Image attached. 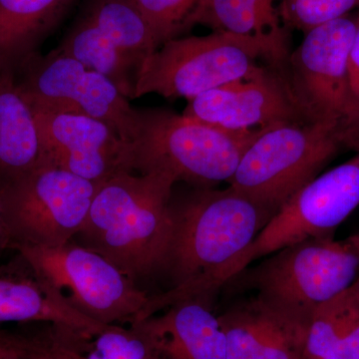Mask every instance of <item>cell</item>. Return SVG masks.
<instances>
[{"mask_svg": "<svg viewBox=\"0 0 359 359\" xmlns=\"http://www.w3.org/2000/svg\"><path fill=\"white\" fill-rule=\"evenodd\" d=\"M172 194V231L159 273L172 287L151 295L145 318L191 297L212 299L243 268V257L275 216L231 187Z\"/></svg>", "mask_w": 359, "mask_h": 359, "instance_id": "1", "label": "cell"}, {"mask_svg": "<svg viewBox=\"0 0 359 359\" xmlns=\"http://www.w3.org/2000/svg\"><path fill=\"white\" fill-rule=\"evenodd\" d=\"M176 184L164 173H122L97 184L87 218L71 242L101 255L138 285L162 266Z\"/></svg>", "mask_w": 359, "mask_h": 359, "instance_id": "2", "label": "cell"}, {"mask_svg": "<svg viewBox=\"0 0 359 359\" xmlns=\"http://www.w3.org/2000/svg\"><path fill=\"white\" fill-rule=\"evenodd\" d=\"M289 42L215 32L168 40L142 66L134 99L158 94L187 101L250 76L262 63L287 65Z\"/></svg>", "mask_w": 359, "mask_h": 359, "instance_id": "3", "label": "cell"}, {"mask_svg": "<svg viewBox=\"0 0 359 359\" xmlns=\"http://www.w3.org/2000/svg\"><path fill=\"white\" fill-rule=\"evenodd\" d=\"M136 112L133 172L164 173L193 187L226 183L264 130L230 131L167 108H136Z\"/></svg>", "mask_w": 359, "mask_h": 359, "instance_id": "4", "label": "cell"}, {"mask_svg": "<svg viewBox=\"0 0 359 359\" xmlns=\"http://www.w3.org/2000/svg\"><path fill=\"white\" fill-rule=\"evenodd\" d=\"M241 271L264 306L306 328L314 311L349 289L359 276V233L309 238L271 252Z\"/></svg>", "mask_w": 359, "mask_h": 359, "instance_id": "5", "label": "cell"}, {"mask_svg": "<svg viewBox=\"0 0 359 359\" xmlns=\"http://www.w3.org/2000/svg\"><path fill=\"white\" fill-rule=\"evenodd\" d=\"M13 250L27 259L53 299L76 313L107 325L143 320L151 295L93 250L73 242Z\"/></svg>", "mask_w": 359, "mask_h": 359, "instance_id": "6", "label": "cell"}, {"mask_svg": "<svg viewBox=\"0 0 359 359\" xmlns=\"http://www.w3.org/2000/svg\"><path fill=\"white\" fill-rule=\"evenodd\" d=\"M346 149L337 129L320 123H285L264 129L226 183L276 214Z\"/></svg>", "mask_w": 359, "mask_h": 359, "instance_id": "7", "label": "cell"}, {"mask_svg": "<svg viewBox=\"0 0 359 359\" xmlns=\"http://www.w3.org/2000/svg\"><path fill=\"white\" fill-rule=\"evenodd\" d=\"M97 184L46 163L0 188V205L18 245L60 247L81 229Z\"/></svg>", "mask_w": 359, "mask_h": 359, "instance_id": "8", "label": "cell"}, {"mask_svg": "<svg viewBox=\"0 0 359 359\" xmlns=\"http://www.w3.org/2000/svg\"><path fill=\"white\" fill-rule=\"evenodd\" d=\"M18 89L32 110L88 116L109 125L130 142L137 132L136 108L109 78L58 48L35 52L13 70Z\"/></svg>", "mask_w": 359, "mask_h": 359, "instance_id": "9", "label": "cell"}, {"mask_svg": "<svg viewBox=\"0 0 359 359\" xmlns=\"http://www.w3.org/2000/svg\"><path fill=\"white\" fill-rule=\"evenodd\" d=\"M355 18L344 16L309 30L287 61L290 88L311 123L337 130L351 149V102L348 55Z\"/></svg>", "mask_w": 359, "mask_h": 359, "instance_id": "10", "label": "cell"}, {"mask_svg": "<svg viewBox=\"0 0 359 359\" xmlns=\"http://www.w3.org/2000/svg\"><path fill=\"white\" fill-rule=\"evenodd\" d=\"M359 205V152L302 187L278 210L243 257V268L309 238H332Z\"/></svg>", "mask_w": 359, "mask_h": 359, "instance_id": "11", "label": "cell"}, {"mask_svg": "<svg viewBox=\"0 0 359 359\" xmlns=\"http://www.w3.org/2000/svg\"><path fill=\"white\" fill-rule=\"evenodd\" d=\"M183 115L230 130L250 131L309 122L287 74V65L264 62L252 74L191 99Z\"/></svg>", "mask_w": 359, "mask_h": 359, "instance_id": "12", "label": "cell"}, {"mask_svg": "<svg viewBox=\"0 0 359 359\" xmlns=\"http://www.w3.org/2000/svg\"><path fill=\"white\" fill-rule=\"evenodd\" d=\"M41 161L99 184L133 173L132 144L109 125L88 116L33 110Z\"/></svg>", "mask_w": 359, "mask_h": 359, "instance_id": "13", "label": "cell"}, {"mask_svg": "<svg viewBox=\"0 0 359 359\" xmlns=\"http://www.w3.org/2000/svg\"><path fill=\"white\" fill-rule=\"evenodd\" d=\"M212 302L182 299L132 323L145 340L146 359H226V334Z\"/></svg>", "mask_w": 359, "mask_h": 359, "instance_id": "14", "label": "cell"}, {"mask_svg": "<svg viewBox=\"0 0 359 359\" xmlns=\"http://www.w3.org/2000/svg\"><path fill=\"white\" fill-rule=\"evenodd\" d=\"M226 359H306V328L273 313L254 297L219 314Z\"/></svg>", "mask_w": 359, "mask_h": 359, "instance_id": "15", "label": "cell"}, {"mask_svg": "<svg viewBox=\"0 0 359 359\" xmlns=\"http://www.w3.org/2000/svg\"><path fill=\"white\" fill-rule=\"evenodd\" d=\"M50 323L89 334L107 327L54 299L32 264L18 252L0 264V323Z\"/></svg>", "mask_w": 359, "mask_h": 359, "instance_id": "16", "label": "cell"}, {"mask_svg": "<svg viewBox=\"0 0 359 359\" xmlns=\"http://www.w3.org/2000/svg\"><path fill=\"white\" fill-rule=\"evenodd\" d=\"M41 161L34 113L14 79L0 65V188L20 178Z\"/></svg>", "mask_w": 359, "mask_h": 359, "instance_id": "17", "label": "cell"}, {"mask_svg": "<svg viewBox=\"0 0 359 359\" xmlns=\"http://www.w3.org/2000/svg\"><path fill=\"white\" fill-rule=\"evenodd\" d=\"M74 0H0V65L14 70L39 52Z\"/></svg>", "mask_w": 359, "mask_h": 359, "instance_id": "18", "label": "cell"}, {"mask_svg": "<svg viewBox=\"0 0 359 359\" xmlns=\"http://www.w3.org/2000/svg\"><path fill=\"white\" fill-rule=\"evenodd\" d=\"M306 359H359L356 283L314 311L304 334Z\"/></svg>", "mask_w": 359, "mask_h": 359, "instance_id": "19", "label": "cell"}, {"mask_svg": "<svg viewBox=\"0 0 359 359\" xmlns=\"http://www.w3.org/2000/svg\"><path fill=\"white\" fill-rule=\"evenodd\" d=\"M276 0H199L181 26L182 33L196 25L215 32L271 37L289 42V30L280 21Z\"/></svg>", "mask_w": 359, "mask_h": 359, "instance_id": "20", "label": "cell"}, {"mask_svg": "<svg viewBox=\"0 0 359 359\" xmlns=\"http://www.w3.org/2000/svg\"><path fill=\"white\" fill-rule=\"evenodd\" d=\"M57 48L90 69L109 78L123 95L134 99L140 66L106 39L86 16H82L73 25Z\"/></svg>", "mask_w": 359, "mask_h": 359, "instance_id": "21", "label": "cell"}, {"mask_svg": "<svg viewBox=\"0 0 359 359\" xmlns=\"http://www.w3.org/2000/svg\"><path fill=\"white\" fill-rule=\"evenodd\" d=\"M84 16L141 68L159 48L152 28L135 0H91Z\"/></svg>", "mask_w": 359, "mask_h": 359, "instance_id": "22", "label": "cell"}, {"mask_svg": "<svg viewBox=\"0 0 359 359\" xmlns=\"http://www.w3.org/2000/svg\"><path fill=\"white\" fill-rule=\"evenodd\" d=\"M71 359H146L147 346L134 325H107L100 332L56 327Z\"/></svg>", "mask_w": 359, "mask_h": 359, "instance_id": "23", "label": "cell"}, {"mask_svg": "<svg viewBox=\"0 0 359 359\" xmlns=\"http://www.w3.org/2000/svg\"><path fill=\"white\" fill-rule=\"evenodd\" d=\"M358 6L359 0H282L278 9L285 28L306 34L318 26L344 18Z\"/></svg>", "mask_w": 359, "mask_h": 359, "instance_id": "24", "label": "cell"}, {"mask_svg": "<svg viewBox=\"0 0 359 359\" xmlns=\"http://www.w3.org/2000/svg\"><path fill=\"white\" fill-rule=\"evenodd\" d=\"M154 33L159 47L177 39L181 26L199 0H135Z\"/></svg>", "mask_w": 359, "mask_h": 359, "instance_id": "25", "label": "cell"}, {"mask_svg": "<svg viewBox=\"0 0 359 359\" xmlns=\"http://www.w3.org/2000/svg\"><path fill=\"white\" fill-rule=\"evenodd\" d=\"M22 327L29 359H71L55 325L50 323H25Z\"/></svg>", "mask_w": 359, "mask_h": 359, "instance_id": "26", "label": "cell"}, {"mask_svg": "<svg viewBox=\"0 0 359 359\" xmlns=\"http://www.w3.org/2000/svg\"><path fill=\"white\" fill-rule=\"evenodd\" d=\"M355 25V34L348 55V80L351 102V150L359 152V11Z\"/></svg>", "mask_w": 359, "mask_h": 359, "instance_id": "27", "label": "cell"}, {"mask_svg": "<svg viewBox=\"0 0 359 359\" xmlns=\"http://www.w3.org/2000/svg\"><path fill=\"white\" fill-rule=\"evenodd\" d=\"M0 359H29L27 342L20 325L0 330Z\"/></svg>", "mask_w": 359, "mask_h": 359, "instance_id": "28", "label": "cell"}, {"mask_svg": "<svg viewBox=\"0 0 359 359\" xmlns=\"http://www.w3.org/2000/svg\"><path fill=\"white\" fill-rule=\"evenodd\" d=\"M7 250H11V241L6 222H4V215H2L1 205H0V257Z\"/></svg>", "mask_w": 359, "mask_h": 359, "instance_id": "29", "label": "cell"}, {"mask_svg": "<svg viewBox=\"0 0 359 359\" xmlns=\"http://www.w3.org/2000/svg\"><path fill=\"white\" fill-rule=\"evenodd\" d=\"M355 283H356V285H358V290H359V276H358V280H356Z\"/></svg>", "mask_w": 359, "mask_h": 359, "instance_id": "30", "label": "cell"}]
</instances>
